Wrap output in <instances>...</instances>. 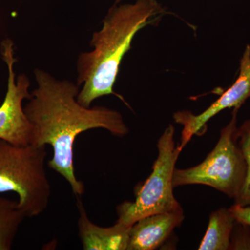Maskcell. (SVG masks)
Wrapping results in <instances>:
<instances>
[{
  "label": "cell",
  "instance_id": "1",
  "mask_svg": "<svg viewBox=\"0 0 250 250\" xmlns=\"http://www.w3.org/2000/svg\"><path fill=\"white\" fill-rule=\"evenodd\" d=\"M37 87L24 106L33 126L31 144L49 146L53 156L48 161L52 170L70 184L81 196L84 184L77 179L74 167V143L82 133L94 129L107 130L123 137L129 130L120 112L105 106L85 107L77 100L80 87L68 80H59L41 69L34 71Z\"/></svg>",
  "mask_w": 250,
  "mask_h": 250
},
{
  "label": "cell",
  "instance_id": "2",
  "mask_svg": "<svg viewBox=\"0 0 250 250\" xmlns=\"http://www.w3.org/2000/svg\"><path fill=\"white\" fill-rule=\"evenodd\" d=\"M165 10L157 0H136L132 4H114L94 33L90 52H82L77 62V84L82 86L77 100L90 107L94 100L113 91L125 54L136 34L148 25L158 24Z\"/></svg>",
  "mask_w": 250,
  "mask_h": 250
},
{
  "label": "cell",
  "instance_id": "3",
  "mask_svg": "<svg viewBox=\"0 0 250 250\" xmlns=\"http://www.w3.org/2000/svg\"><path fill=\"white\" fill-rule=\"evenodd\" d=\"M46 146H16L0 139V193L15 192L26 217L42 214L52 188L45 168Z\"/></svg>",
  "mask_w": 250,
  "mask_h": 250
},
{
  "label": "cell",
  "instance_id": "4",
  "mask_svg": "<svg viewBox=\"0 0 250 250\" xmlns=\"http://www.w3.org/2000/svg\"><path fill=\"white\" fill-rule=\"evenodd\" d=\"M174 132L173 125H169L159 138L152 173L138 188L134 201L124 202L117 207L116 223L131 227L149 215L182 208L174 197L172 184L176 163L182 151L175 146Z\"/></svg>",
  "mask_w": 250,
  "mask_h": 250
},
{
  "label": "cell",
  "instance_id": "5",
  "mask_svg": "<svg viewBox=\"0 0 250 250\" xmlns=\"http://www.w3.org/2000/svg\"><path fill=\"white\" fill-rule=\"evenodd\" d=\"M220 131V139L207 158L198 165L186 169H174V188L200 184L213 188L229 198L239 195L246 172L243 151L237 140V114Z\"/></svg>",
  "mask_w": 250,
  "mask_h": 250
},
{
  "label": "cell",
  "instance_id": "6",
  "mask_svg": "<svg viewBox=\"0 0 250 250\" xmlns=\"http://www.w3.org/2000/svg\"><path fill=\"white\" fill-rule=\"evenodd\" d=\"M14 44L10 39L1 42L0 52L8 68V85L6 96L0 106V139L16 146L31 144L33 126L29 121L22 103L29 99L30 81L24 74L16 79L14 65Z\"/></svg>",
  "mask_w": 250,
  "mask_h": 250
},
{
  "label": "cell",
  "instance_id": "7",
  "mask_svg": "<svg viewBox=\"0 0 250 250\" xmlns=\"http://www.w3.org/2000/svg\"><path fill=\"white\" fill-rule=\"evenodd\" d=\"M250 98V45H248L240 61L239 74L233 83L209 107L200 114L194 115L188 111L174 114L176 123L183 126L179 147L183 150L194 135H200L207 123L227 108L240 109Z\"/></svg>",
  "mask_w": 250,
  "mask_h": 250
},
{
  "label": "cell",
  "instance_id": "8",
  "mask_svg": "<svg viewBox=\"0 0 250 250\" xmlns=\"http://www.w3.org/2000/svg\"><path fill=\"white\" fill-rule=\"evenodd\" d=\"M184 219L183 208L149 215L131 225L127 250H153L165 243Z\"/></svg>",
  "mask_w": 250,
  "mask_h": 250
},
{
  "label": "cell",
  "instance_id": "9",
  "mask_svg": "<svg viewBox=\"0 0 250 250\" xmlns=\"http://www.w3.org/2000/svg\"><path fill=\"white\" fill-rule=\"evenodd\" d=\"M77 198L80 217L79 236L84 250H127L131 227L116 223L109 228H102L88 218L82 200Z\"/></svg>",
  "mask_w": 250,
  "mask_h": 250
},
{
  "label": "cell",
  "instance_id": "10",
  "mask_svg": "<svg viewBox=\"0 0 250 250\" xmlns=\"http://www.w3.org/2000/svg\"><path fill=\"white\" fill-rule=\"evenodd\" d=\"M235 221L236 220L229 208H220L212 212L208 228L198 250H229Z\"/></svg>",
  "mask_w": 250,
  "mask_h": 250
},
{
  "label": "cell",
  "instance_id": "11",
  "mask_svg": "<svg viewBox=\"0 0 250 250\" xmlns=\"http://www.w3.org/2000/svg\"><path fill=\"white\" fill-rule=\"evenodd\" d=\"M25 218L18 202L0 196V250H11L18 229Z\"/></svg>",
  "mask_w": 250,
  "mask_h": 250
},
{
  "label": "cell",
  "instance_id": "12",
  "mask_svg": "<svg viewBox=\"0 0 250 250\" xmlns=\"http://www.w3.org/2000/svg\"><path fill=\"white\" fill-rule=\"evenodd\" d=\"M237 140L243 151L246 164V177L239 195L234 200V204L250 206V120L245 121L236 131Z\"/></svg>",
  "mask_w": 250,
  "mask_h": 250
},
{
  "label": "cell",
  "instance_id": "13",
  "mask_svg": "<svg viewBox=\"0 0 250 250\" xmlns=\"http://www.w3.org/2000/svg\"><path fill=\"white\" fill-rule=\"evenodd\" d=\"M229 250H250V226L235 221Z\"/></svg>",
  "mask_w": 250,
  "mask_h": 250
},
{
  "label": "cell",
  "instance_id": "14",
  "mask_svg": "<svg viewBox=\"0 0 250 250\" xmlns=\"http://www.w3.org/2000/svg\"><path fill=\"white\" fill-rule=\"evenodd\" d=\"M229 209L236 221L250 226V206H241L233 204Z\"/></svg>",
  "mask_w": 250,
  "mask_h": 250
},
{
  "label": "cell",
  "instance_id": "15",
  "mask_svg": "<svg viewBox=\"0 0 250 250\" xmlns=\"http://www.w3.org/2000/svg\"><path fill=\"white\" fill-rule=\"evenodd\" d=\"M122 1H123V0H116V1H115V4H121Z\"/></svg>",
  "mask_w": 250,
  "mask_h": 250
}]
</instances>
